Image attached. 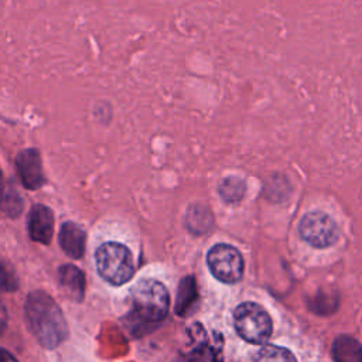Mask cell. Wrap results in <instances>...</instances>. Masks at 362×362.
Listing matches in <instances>:
<instances>
[{"label": "cell", "instance_id": "obj_14", "mask_svg": "<svg viewBox=\"0 0 362 362\" xmlns=\"http://www.w3.org/2000/svg\"><path fill=\"white\" fill-rule=\"evenodd\" d=\"M253 362H297L294 355L277 345H264L253 356Z\"/></svg>", "mask_w": 362, "mask_h": 362}, {"label": "cell", "instance_id": "obj_6", "mask_svg": "<svg viewBox=\"0 0 362 362\" xmlns=\"http://www.w3.org/2000/svg\"><path fill=\"white\" fill-rule=\"evenodd\" d=\"M212 274L223 283H236L243 273V259L238 249L226 243L212 246L206 256Z\"/></svg>", "mask_w": 362, "mask_h": 362}, {"label": "cell", "instance_id": "obj_3", "mask_svg": "<svg viewBox=\"0 0 362 362\" xmlns=\"http://www.w3.org/2000/svg\"><path fill=\"white\" fill-rule=\"evenodd\" d=\"M96 267L99 274L109 283L120 286L129 281L134 273V262L130 250L117 242H106L98 247Z\"/></svg>", "mask_w": 362, "mask_h": 362}, {"label": "cell", "instance_id": "obj_8", "mask_svg": "<svg viewBox=\"0 0 362 362\" xmlns=\"http://www.w3.org/2000/svg\"><path fill=\"white\" fill-rule=\"evenodd\" d=\"M28 233L30 238L38 243L48 245L51 242L54 235V214L48 206L37 204L31 208L28 215Z\"/></svg>", "mask_w": 362, "mask_h": 362}, {"label": "cell", "instance_id": "obj_7", "mask_svg": "<svg viewBox=\"0 0 362 362\" xmlns=\"http://www.w3.org/2000/svg\"><path fill=\"white\" fill-rule=\"evenodd\" d=\"M16 170L23 185L28 189H38L45 182L41 157L35 148H25L18 153L16 157Z\"/></svg>", "mask_w": 362, "mask_h": 362}, {"label": "cell", "instance_id": "obj_13", "mask_svg": "<svg viewBox=\"0 0 362 362\" xmlns=\"http://www.w3.org/2000/svg\"><path fill=\"white\" fill-rule=\"evenodd\" d=\"M218 192L221 195V198L228 202V204H236L239 201H242V198L245 197L246 192V184L242 178L239 177H226L221 181Z\"/></svg>", "mask_w": 362, "mask_h": 362}, {"label": "cell", "instance_id": "obj_4", "mask_svg": "<svg viewBox=\"0 0 362 362\" xmlns=\"http://www.w3.org/2000/svg\"><path fill=\"white\" fill-rule=\"evenodd\" d=\"M233 324L239 337L250 344H263L269 339L273 325L272 318L259 304L243 303L233 313Z\"/></svg>", "mask_w": 362, "mask_h": 362}, {"label": "cell", "instance_id": "obj_16", "mask_svg": "<svg viewBox=\"0 0 362 362\" xmlns=\"http://www.w3.org/2000/svg\"><path fill=\"white\" fill-rule=\"evenodd\" d=\"M16 287H17V277L14 272L8 266L0 263V290L10 291V290H14Z\"/></svg>", "mask_w": 362, "mask_h": 362}, {"label": "cell", "instance_id": "obj_11", "mask_svg": "<svg viewBox=\"0 0 362 362\" xmlns=\"http://www.w3.org/2000/svg\"><path fill=\"white\" fill-rule=\"evenodd\" d=\"M335 362H362V345L352 337L341 335L332 342Z\"/></svg>", "mask_w": 362, "mask_h": 362}, {"label": "cell", "instance_id": "obj_17", "mask_svg": "<svg viewBox=\"0 0 362 362\" xmlns=\"http://www.w3.org/2000/svg\"><path fill=\"white\" fill-rule=\"evenodd\" d=\"M6 322H7V313H6L4 305L0 303V334L3 332V329L6 327Z\"/></svg>", "mask_w": 362, "mask_h": 362}, {"label": "cell", "instance_id": "obj_1", "mask_svg": "<svg viewBox=\"0 0 362 362\" xmlns=\"http://www.w3.org/2000/svg\"><path fill=\"white\" fill-rule=\"evenodd\" d=\"M25 317L34 337L45 348H55L66 337V322L61 308L42 291H34L25 303Z\"/></svg>", "mask_w": 362, "mask_h": 362}, {"label": "cell", "instance_id": "obj_10", "mask_svg": "<svg viewBox=\"0 0 362 362\" xmlns=\"http://www.w3.org/2000/svg\"><path fill=\"white\" fill-rule=\"evenodd\" d=\"M58 280L61 288L65 291L66 296H69L74 300H81L83 296V288H85V279L82 272L72 266V264H65L59 269L58 272Z\"/></svg>", "mask_w": 362, "mask_h": 362}, {"label": "cell", "instance_id": "obj_18", "mask_svg": "<svg viewBox=\"0 0 362 362\" xmlns=\"http://www.w3.org/2000/svg\"><path fill=\"white\" fill-rule=\"evenodd\" d=\"M0 362H17V361L10 352L0 348Z\"/></svg>", "mask_w": 362, "mask_h": 362}, {"label": "cell", "instance_id": "obj_12", "mask_svg": "<svg viewBox=\"0 0 362 362\" xmlns=\"http://www.w3.org/2000/svg\"><path fill=\"white\" fill-rule=\"evenodd\" d=\"M214 222L212 212L202 204H192L188 206L185 214V225L194 233L206 232Z\"/></svg>", "mask_w": 362, "mask_h": 362}, {"label": "cell", "instance_id": "obj_9", "mask_svg": "<svg viewBox=\"0 0 362 362\" xmlns=\"http://www.w3.org/2000/svg\"><path fill=\"white\" fill-rule=\"evenodd\" d=\"M85 240H86L85 232L79 225L74 222H65L61 226L59 245L68 256L74 259H79L85 250Z\"/></svg>", "mask_w": 362, "mask_h": 362}, {"label": "cell", "instance_id": "obj_2", "mask_svg": "<svg viewBox=\"0 0 362 362\" xmlns=\"http://www.w3.org/2000/svg\"><path fill=\"white\" fill-rule=\"evenodd\" d=\"M130 314L139 324L154 325L167 315L170 297L161 283L146 279L130 290Z\"/></svg>", "mask_w": 362, "mask_h": 362}, {"label": "cell", "instance_id": "obj_19", "mask_svg": "<svg viewBox=\"0 0 362 362\" xmlns=\"http://www.w3.org/2000/svg\"><path fill=\"white\" fill-rule=\"evenodd\" d=\"M3 185H1V171H0V188H1Z\"/></svg>", "mask_w": 362, "mask_h": 362}, {"label": "cell", "instance_id": "obj_5", "mask_svg": "<svg viewBox=\"0 0 362 362\" xmlns=\"http://www.w3.org/2000/svg\"><path fill=\"white\" fill-rule=\"evenodd\" d=\"M298 232L300 236L314 247H328L338 239L337 223L322 211L305 214L300 221Z\"/></svg>", "mask_w": 362, "mask_h": 362}, {"label": "cell", "instance_id": "obj_15", "mask_svg": "<svg viewBox=\"0 0 362 362\" xmlns=\"http://www.w3.org/2000/svg\"><path fill=\"white\" fill-rule=\"evenodd\" d=\"M0 206L7 215L16 216L20 214L23 202L14 189H3V187H1L0 188Z\"/></svg>", "mask_w": 362, "mask_h": 362}]
</instances>
